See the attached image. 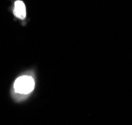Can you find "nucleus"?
<instances>
[{
    "label": "nucleus",
    "instance_id": "1",
    "mask_svg": "<svg viewBox=\"0 0 132 125\" xmlns=\"http://www.w3.org/2000/svg\"><path fill=\"white\" fill-rule=\"evenodd\" d=\"M35 87L34 79L29 76H22L16 79L14 84L15 91L21 94H28L32 91Z\"/></svg>",
    "mask_w": 132,
    "mask_h": 125
},
{
    "label": "nucleus",
    "instance_id": "2",
    "mask_svg": "<svg viewBox=\"0 0 132 125\" xmlns=\"http://www.w3.org/2000/svg\"><path fill=\"white\" fill-rule=\"evenodd\" d=\"M14 14L16 17H18L19 19H25L26 17V8H25V4L20 1L17 0L15 2V6H14Z\"/></svg>",
    "mask_w": 132,
    "mask_h": 125
}]
</instances>
